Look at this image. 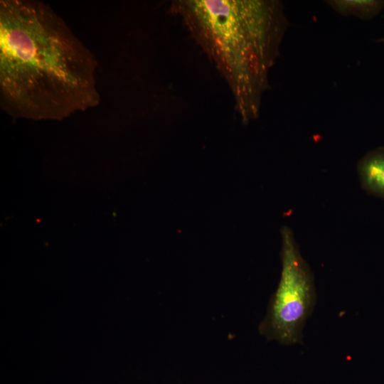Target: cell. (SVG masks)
Instances as JSON below:
<instances>
[{
  "label": "cell",
  "mask_w": 384,
  "mask_h": 384,
  "mask_svg": "<svg viewBox=\"0 0 384 384\" xmlns=\"http://www.w3.org/2000/svg\"><path fill=\"white\" fill-rule=\"evenodd\" d=\"M94 55L46 4L0 1V102L15 118L62 120L97 106Z\"/></svg>",
  "instance_id": "6da1fadb"
},
{
  "label": "cell",
  "mask_w": 384,
  "mask_h": 384,
  "mask_svg": "<svg viewBox=\"0 0 384 384\" xmlns=\"http://www.w3.org/2000/svg\"><path fill=\"white\" fill-rule=\"evenodd\" d=\"M171 10L182 18L191 37L215 63L242 122L255 119L287 28L282 3L176 0Z\"/></svg>",
  "instance_id": "7a4b0ae2"
},
{
  "label": "cell",
  "mask_w": 384,
  "mask_h": 384,
  "mask_svg": "<svg viewBox=\"0 0 384 384\" xmlns=\"http://www.w3.org/2000/svg\"><path fill=\"white\" fill-rule=\"evenodd\" d=\"M282 236L281 277L260 331L269 340L292 345L302 342L304 326L313 311L316 296L312 273L293 233L284 227Z\"/></svg>",
  "instance_id": "3957f363"
},
{
  "label": "cell",
  "mask_w": 384,
  "mask_h": 384,
  "mask_svg": "<svg viewBox=\"0 0 384 384\" xmlns=\"http://www.w3.org/2000/svg\"><path fill=\"white\" fill-rule=\"evenodd\" d=\"M358 171L362 187L384 199V148L365 155L358 164Z\"/></svg>",
  "instance_id": "277c9868"
},
{
  "label": "cell",
  "mask_w": 384,
  "mask_h": 384,
  "mask_svg": "<svg viewBox=\"0 0 384 384\" xmlns=\"http://www.w3.org/2000/svg\"><path fill=\"white\" fill-rule=\"evenodd\" d=\"M327 2L339 14L363 20L373 18L384 7V1L380 0H334Z\"/></svg>",
  "instance_id": "5b68a950"
},
{
  "label": "cell",
  "mask_w": 384,
  "mask_h": 384,
  "mask_svg": "<svg viewBox=\"0 0 384 384\" xmlns=\"http://www.w3.org/2000/svg\"><path fill=\"white\" fill-rule=\"evenodd\" d=\"M376 41L378 43H384V37L377 39Z\"/></svg>",
  "instance_id": "8992f818"
}]
</instances>
